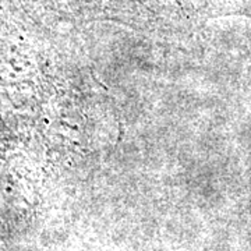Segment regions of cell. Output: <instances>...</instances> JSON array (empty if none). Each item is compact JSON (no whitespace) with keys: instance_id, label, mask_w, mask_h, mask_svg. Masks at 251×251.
I'll use <instances>...</instances> for the list:
<instances>
[]
</instances>
